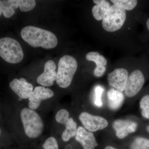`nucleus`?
Here are the masks:
<instances>
[{"mask_svg": "<svg viewBox=\"0 0 149 149\" xmlns=\"http://www.w3.org/2000/svg\"><path fill=\"white\" fill-rule=\"evenodd\" d=\"M110 7L109 3L105 0H103L100 4L94 6L92 8V13L94 18L98 21L102 19L104 15Z\"/></svg>", "mask_w": 149, "mask_h": 149, "instance_id": "6ab92c4d", "label": "nucleus"}, {"mask_svg": "<svg viewBox=\"0 0 149 149\" xmlns=\"http://www.w3.org/2000/svg\"><path fill=\"white\" fill-rule=\"evenodd\" d=\"M136 118H119L113 122V129L118 139H123L136 133L142 128L143 124Z\"/></svg>", "mask_w": 149, "mask_h": 149, "instance_id": "0eeeda50", "label": "nucleus"}, {"mask_svg": "<svg viewBox=\"0 0 149 149\" xmlns=\"http://www.w3.org/2000/svg\"><path fill=\"white\" fill-rule=\"evenodd\" d=\"M0 56L6 62L17 64L23 60L24 53L17 40L11 37H3L0 39Z\"/></svg>", "mask_w": 149, "mask_h": 149, "instance_id": "20e7f679", "label": "nucleus"}, {"mask_svg": "<svg viewBox=\"0 0 149 149\" xmlns=\"http://www.w3.org/2000/svg\"><path fill=\"white\" fill-rule=\"evenodd\" d=\"M111 1L127 10L134 9L138 4V1L136 0H111Z\"/></svg>", "mask_w": 149, "mask_h": 149, "instance_id": "412c9836", "label": "nucleus"}, {"mask_svg": "<svg viewBox=\"0 0 149 149\" xmlns=\"http://www.w3.org/2000/svg\"><path fill=\"white\" fill-rule=\"evenodd\" d=\"M9 86L19 98H29L33 91V85L24 78H15L9 83Z\"/></svg>", "mask_w": 149, "mask_h": 149, "instance_id": "f8f14e48", "label": "nucleus"}, {"mask_svg": "<svg viewBox=\"0 0 149 149\" xmlns=\"http://www.w3.org/2000/svg\"><path fill=\"white\" fill-rule=\"evenodd\" d=\"M18 7L17 0H0V16L3 13L6 18H10Z\"/></svg>", "mask_w": 149, "mask_h": 149, "instance_id": "2eb2a0df", "label": "nucleus"}, {"mask_svg": "<svg viewBox=\"0 0 149 149\" xmlns=\"http://www.w3.org/2000/svg\"><path fill=\"white\" fill-rule=\"evenodd\" d=\"M56 121L64 125L65 129L62 134L61 138L64 142H68L75 137L77 130V124L72 117H70L69 112L65 109H62L56 115Z\"/></svg>", "mask_w": 149, "mask_h": 149, "instance_id": "1a4fd4ad", "label": "nucleus"}, {"mask_svg": "<svg viewBox=\"0 0 149 149\" xmlns=\"http://www.w3.org/2000/svg\"><path fill=\"white\" fill-rule=\"evenodd\" d=\"M78 119L86 130L93 133L104 130L109 125V122L104 117L87 111L80 113Z\"/></svg>", "mask_w": 149, "mask_h": 149, "instance_id": "6e6552de", "label": "nucleus"}, {"mask_svg": "<svg viewBox=\"0 0 149 149\" xmlns=\"http://www.w3.org/2000/svg\"><path fill=\"white\" fill-rule=\"evenodd\" d=\"M21 36L22 40L34 48L51 49L56 47L58 43L57 38L53 32L31 25L22 29Z\"/></svg>", "mask_w": 149, "mask_h": 149, "instance_id": "f257e3e1", "label": "nucleus"}, {"mask_svg": "<svg viewBox=\"0 0 149 149\" xmlns=\"http://www.w3.org/2000/svg\"><path fill=\"white\" fill-rule=\"evenodd\" d=\"M104 91V88L100 85H97L95 88L93 103L97 107L101 108L103 106L102 96Z\"/></svg>", "mask_w": 149, "mask_h": 149, "instance_id": "4be33fe9", "label": "nucleus"}, {"mask_svg": "<svg viewBox=\"0 0 149 149\" xmlns=\"http://www.w3.org/2000/svg\"><path fill=\"white\" fill-rule=\"evenodd\" d=\"M56 67L54 62L52 60L48 61L46 63L44 68V71H55Z\"/></svg>", "mask_w": 149, "mask_h": 149, "instance_id": "393cba45", "label": "nucleus"}, {"mask_svg": "<svg viewBox=\"0 0 149 149\" xmlns=\"http://www.w3.org/2000/svg\"><path fill=\"white\" fill-rule=\"evenodd\" d=\"M57 72L56 71H44L37 78L38 84L43 87H51L53 85L54 82L56 80Z\"/></svg>", "mask_w": 149, "mask_h": 149, "instance_id": "a211bd4d", "label": "nucleus"}, {"mask_svg": "<svg viewBox=\"0 0 149 149\" xmlns=\"http://www.w3.org/2000/svg\"><path fill=\"white\" fill-rule=\"evenodd\" d=\"M104 149H118L117 148H116L113 146H111V145H107L104 147Z\"/></svg>", "mask_w": 149, "mask_h": 149, "instance_id": "bb28decb", "label": "nucleus"}, {"mask_svg": "<svg viewBox=\"0 0 149 149\" xmlns=\"http://www.w3.org/2000/svg\"><path fill=\"white\" fill-rule=\"evenodd\" d=\"M129 149H149V138L143 134L135 135L130 141Z\"/></svg>", "mask_w": 149, "mask_h": 149, "instance_id": "f3484780", "label": "nucleus"}, {"mask_svg": "<svg viewBox=\"0 0 149 149\" xmlns=\"http://www.w3.org/2000/svg\"><path fill=\"white\" fill-rule=\"evenodd\" d=\"M147 123L146 124H143V129L146 132L145 136H147V137L149 138V120H148Z\"/></svg>", "mask_w": 149, "mask_h": 149, "instance_id": "a878e982", "label": "nucleus"}, {"mask_svg": "<svg viewBox=\"0 0 149 149\" xmlns=\"http://www.w3.org/2000/svg\"><path fill=\"white\" fill-rule=\"evenodd\" d=\"M139 107L142 118L149 120V88L139 98Z\"/></svg>", "mask_w": 149, "mask_h": 149, "instance_id": "dca6fc26", "label": "nucleus"}, {"mask_svg": "<svg viewBox=\"0 0 149 149\" xmlns=\"http://www.w3.org/2000/svg\"><path fill=\"white\" fill-rule=\"evenodd\" d=\"M44 149H59L57 141L54 137L48 138L43 145Z\"/></svg>", "mask_w": 149, "mask_h": 149, "instance_id": "b1692460", "label": "nucleus"}, {"mask_svg": "<svg viewBox=\"0 0 149 149\" xmlns=\"http://www.w3.org/2000/svg\"><path fill=\"white\" fill-rule=\"evenodd\" d=\"M128 76V71L126 69L116 68L108 74V83L113 88L123 92L125 90Z\"/></svg>", "mask_w": 149, "mask_h": 149, "instance_id": "9d476101", "label": "nucleus"}, {"mask_svg": "<svg viewBox=\"0 0 149 149\" xmlns=\"http://www.w3.org/2000/svg\"><path fill=\"white\" fill-rule=\"evenodd\" d=\"M54 96L53 91L51 89L43 86L36 87L28 98L29 108L37 109L43 101L51 98Z\"/></svg>", "mask_w": 149, "mask_h": 149, "instance_id": "9b49d317", "label": "nucleus"}, {"mask_svg": "<svg viewBox=\"0 0 149 149\" xmlns=\"http://www.w3.org/2000/svg\"><path fill=\"white\" fill-rule=\"evenodd\" d=\"M107 105L110 109L116 111L122 106L125 100V96L123 92L111 88L107 94Z\"/></svg>", "mask_w": 149, "mask_h": 149, "instance_id": "4468645a", "label": "nucleus"}, {"mask_svg": "<svg viewBox=\"0 0 149 149\" xmlns=\"http://www.w3.org/2000/svg\"><path fill=\"white\" fill-rule=\"evenodd\" d=\"M75 139L83 149H96L98 146L94 133L86 130L83 126H80L77 128Z\"/></svg>", "mask_w": 149, "mask_h": 149, "instance_id": "ddd939ff", "label": "nucleus"}, {"mask_svg": "<svg viewBox=\"0 0 149 149\" xmlns=\"http://www.w3.org/2000/svg\"><path fill=\"white\" fill-rule=\"evenodd\" d=\"M20 117L24 133L30 139L41 136L44 128V123L40 116L34 110L25 107L22 109Z\"/></svg>", "mask_w": 149, "mask_h": 149, "instance_id": "f03ea898", "label": "nucleus"}, {"mask_svg": "<svg viewBox=\"0 0 149 149\" xmlns=\"http://www.w3.org/2000/svg\"><path fill=\"white\" fill-rule=\"evenodd\" d=\"M146 74L140 68L133 70L128 76L124 94L127 98H136L140 95L147 81Z\"/></svg>", "mask_w": 149, "mask_h": 149, "instance_id": "423d86ee", "label": "nucleus"}, {"mask_svg": "<svg viewBox=\"0 0 149 149\" xmlns=\"http://www.w3.org/2000/svg\"><path fill=\"white\" fill-rule=\"evenodd\" d=\"M146 27L149 32V17L147 19L146 22Z\"/></svg>", "mask_w": 149, "mask_h": 149, "instance_id": "cd10ccee", "label": "nucleus"}, {"mask_svg": "<svg viewBox=\"0 0 149 149\" xmlns=\"http://www.w3.org/2000/svg\"><path fill=\"white\" fill-rule=\"evenodd\" d=\"M126 18L125 10L120 6H111L102 19L103 28L107 32H114L121 29Z\"/></svg>", "mask_w": 149, "mask_h": 149, "instance_id": "39448f33", "label": "nucleus"}, {"mask_svg": "<svg viewBox=\"0 0 149 149\" xmlns=\"http://www.w3.org/2000/svg\"><path fill=\"white\" fill-rule=\"evenodd\" d=\"M1 128H0V135H1Z\"/></svg>", "mask_w": 149, "mask_h": 149, "instance_id": "c85d7f7f", "label": "nucleus"}, {"mask_svg": "<svg viewBox=\"0 0 149 149\" xmlns=\"http://www.w3.org/2000/svg\"><path fill=\"white\" fill-rule=\"evenodd\" d=\"M86 58L89 61H92L95 63V68H103L106 67L107 63L106 59L103 56L97 52H91L86 54Z\"/></svg>", "mask_w": 149, "mask_h": 149, "instance_id": "aec40b11", "label": "nucleus"}, {"mask_svg": "<svg viewBox=\"0 0 149 149\" xmlns=\"http://www.w3.org/2000/svg\"><path fill=\"white\" fill-rule=\"evenodd\" d=\"M77 68V61L72 56L65 55L59 61L57 72V84L62 88L71 85Z\"/></svg>", "mask_w": 149, "mask_h": 149, "instance_id": "7ed1b4c3", "label": "nucleus"}, {"mask_svg": "<svg viewBox=\"0 0 149 149\" xmlns=\"http://www.w3.org/2000/svg\"><path fill=\"white\" fill-rule=\"evenodd\" d=\"M19 7L23 12H27L32 10L36 5L35 0H17Z\"/></svg>", "mask_w": 149, "mask_h": 149, "instance_id": "5701e85b", "label": "nucleus"}]
</instances>
